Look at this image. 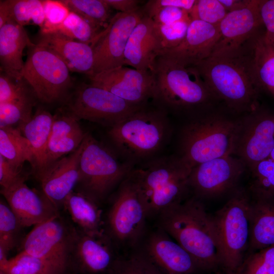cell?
I'll use <instances>...</instances> for the list:
<instances>
[{
	"label": "cell",
	"mask_w": 274,
	"mask_h": 274,
	"mask_svg": "<svg viewBox=\"0 0 274 274\" xmlns=\"http://www.w3.org/2000/svg\"><path fill=\"white\" fill-rule=\"evenodd\" d=\"M219 38L218 26L192 20L183 41L175 48L161 51L159 56L195 66L211 55Z\"/></svg>",
	"instance_id": "20"
},
{
	"label": "cell",
	"mask_w": 274,
	"mask_h": 274,
	"mask_svg": "<svg viewBox=\"0 0 274 274\" xmlns=\"http://www.w3.org/2000/svg\"><path fill=\"white\" fill-rule=\"evenodd\" d=\"M247 169L241 159L232 155L200 163L191 169L190 192L201 200L230 194L238 187L239 181Z\"/></svg>",
	"instance_id": "13"
},
{
	"label": "cell",
	"mask_w": 274,
	"mask_h": 274,
	"mask_svg": "<svg viewBox=\"0 0 274 274\" xmlns=\"http://www.w3.org/2000/svg\"><path fill=\"white\" fill-rule=\"evenodd\" d=\"M249 191L238 187L213 214L212 223L220 266L225 274H234L246 257L250 239Z\"/></svg>",
	"instance_id": "4"
},
{
	"label": "cell",
	"mask_w": 274,
	"mask_h": 274,
	"mask_svg": "<svg viewBox=\"0 0 274 274\" xmlns=\"http://www.w3.org/2000/svg\"><path fill=\"white\" fill-rule=\"evenodd\" d=\"M195 66L208 88L235 112L256 109L259 88L250 55L239 50L211 55Z\"/></svg>",
	"instance_id": "2"
},
{
	"label": "cell",
	"mask_w": 274,
	"mask_h": 274,
	"mask_svg": "<svg viewBox=\"0 0 274 274\" xmlns=\"http://www.w3.org/2000/svg\"><path fill=\"white\" fill-rule=\"evenodd\" d=\"M268 158H269L270 159L274 161V147L271 151Z\"/></svg>",
	"instance_id": "51"
},
{
	"label": "cell",
	"mask_w": 274,
	"mask_h": 274,
	"mask_svg": "<svg viewBox=\"0 0 274 274\" xmlns=\"http://www.w3.org/2000/svg\"><path fill=\"white\" fill-rule=\"evenodd\" d=\"M163 274L203 271L192 256L161 228L148 229L137 247Z\"/></svg>",
	"instance_id": "15"
},
{
	"label": "cell",
	"mask_w": 274,
	"mask_h": 274,
	"mask_svg": "<svg viewBox=\"0 0 274 274\" xmlns=\"http://www.w3.org/2000/svg\"><path fill=\"white\" fill-rule=\"evenodd\" d=\"M78 121L70 112L54 116L46 148L43 168L38 180L49 165L80 147L86 133L84 132Z\"/></svg>",
	"instance_id": "25"
},
{
	"label": "cell",
	"mask_w": 274,
	"mask_h": 274,
	"mask_svg": "<svg viewBox=\"0 0 274 274\" xmlns=\"http://www.w3.org/2000/svg\"><path fill=\"white\" fill-rule=\"evenodd\" d=\"M260 1L249 0L244 8L228 12L218 25L219 38L211 55L234 51L243 47L262 24Z\"/></svg>",
	"instance_id": "19"
},
{
	"label": "cell",
	"mask_w": 274,
	"mask_h": 274,
	"mask_svg": "<svg viewBox=\"0 0 274 274\" xmlns=\"http://www.w3.org/2000/svg\"><path fill=\"white\" fill-rule=\"evenodd\" d=\"M227 13L219 0H196L189 15L192 20L218 26Z\"/></svg>",
	"instance_id": "42"
},
{
	"label": "cell",
	"mask_w": 274,
	"mask_h": 274,
	"mask_svg": "<svg viewBox=\"0 0 274 274\" xmlns=\"http://www.w3.org/2000/svg\"><path fill=\"white\" fill-rule=\"evenodd\" d=\"M195 2L196 0H151L147 3L145 10L148 14L162 7H173L183 9L189 13Z\"/></svg>",
	"instance_id": "48"
},
{
	"label": "cell",
	"mask_w": 274,
	"mask_h": 274,
	"mask_svg": "<svg viewBox=\"0 0 274 274\" xmlns=\"http://www.w3.org/2000/svg\"><path fill=\"white\" fill-rule=\"evenodd\" d=\"M0 155L18 167L22 168L26 161L33 166L29 143L17 127H0Z\"/></svg>",
	"instance_id": "32"
},
{
	"label": "cell",
	"mask_w": 274,
	"mask_h": 274,
	"mask_svg": "<svg viewBox=\"0 0 274 274\" xmlns=\"http://www.w3.org/2000/svg\"><path fill=\"white\" fill-rule=\"evenodd\" d=\"M234 274H274V245L247 255Z\"/></svg>",
	"instance_id": "39"
},
{
	"label": "cell",
	"mask_w": 274,
	"mask_h": 274,
	"mask_svg": "<svg viewBox=\"0 0 274 274\" xmlns=\"http://www.w3.org/2000/svg\"><path fill=\"white\" fill-rule=\"evenodd\" d=\"M27 82L23 79H15L1 72L0 104L18 99L29 95Z\"/></svg>",
	"instance_id": "43"
},
{
	"label": "cell",
	"mask_w": 274,
	"mask_h": 274,
	"mask_svg": "<svg viewBox=\"0 0 274 274\" xmlns=\"http://www.w3.org/2000/svg\"><path fill=\"white\" fill-rule=\"evenodd\" d=\"M111 8L119 11L118 12L128 13L134 12L139 9V1L136 0H105Z\"/></svg>",
	"instance_id": "49"
},
{
	"label": "cell",
	"mask_w": 274,
	"mask_h": 274,
	"mask_svg": "<svg viewBox=\"0 0 274 274\" xmlns=\"http://www.w3.org/2000/svg\"><path fill=\"white\" fill-rule=\"evenodd\" d=\"M0 274H4L3 272L0 271Z\"/></svg>",
	"instance_id": "52"
},
{
	"label": "cell",
	"mask_w": 274,
	"mask_h": 274,
	"mask_svg": "<svg viewBox=\"0 0 274 274\" xmlns=\"http://www.w3.org/2000/svg\"><path fill=\"white\" fill-rule=\"evenodd\" d=\"M60 1L70 12L80 16L99 30L111 20V8L105 0Z\"/></svg>",
	"instance_id": "34"
},
{
	"label": "cell",
	"mask_w": 274,
	"mask_h": 274,
	"mask_svg": "<svg viewBox=\"0 0 274 274\" xmlns=\"http://www.w3.org/2000/svg\"><path fill=\"white\" fill-rule=\"evenodd\" d=\"M25 181L22 179L1 190L21 226H35L58 216V209L45 195L29 188Z\"/></svg>",
	"instance_id": "18"
},
{
	"label": "cell",
	"mask_w": 274,
	"mask_h": 274,
	"mask_svg": "<svg viewBox=\"0 0 274 274\" xmlns=\"http://www.w3.org/2000/svg\"><path fill=\"white\" fill-rule=\"evenodd\" d=\"M152 74L154 98L168 106L190 108L206 104L215 98L195 66L159 56Z\"/></svg>",
	"instance_id": "8"
},
{
	"label": "cell",
	"mask_w": 274,
	"mask_h": 274,
	"mask_svg": "<svg viewBox=\"0 0 274 274\" xmlns=\"http://www.w3.org/2000/svg\"><path fill=\"white\" fill-rule=\"evenodd\" d=\"M274 147V112L258 107L237 118L232 155L250 169L267 158Z\"/></svg>",
	"instance_id": "11"
},
{
	"label": "cell",
	"mask_w": 274,
	"mask_h": 274,
	"mask_svg": "<svg viewBox=\"0 0 274 274\" xmlns=\"http://www.w3.org/2000/svg\"><path fill=\"white\" fill-rule=\"evenodd\" d=\"M90 83L104 88L132 104L141 106L155 97L152 73L124 65L88 76Z\"/></svg>",
	"instance_id": "17"
},
{
	"label": "cell",
	"mask_w": 274,
	"mask_h": 274,
	"mask_svg": "<svg viewBox=\"0 0 274 274\" xmlns=\"http://www.w3.org/2000/svg\"><path fill=\"white\" fill-rule=\"evenodd\" d=\"M155 225L161 228L196 261L203 271L221 267L216 237L202 200L189 196L162 212Z\"/></svg>",
	"instance_id": "1"
},
{
	"label": "cell",
	"mask_w": 274,
	"mask_h": 274,
	"mask_svg": "<svg viewBox=\"0 0 274 274\" xmlns=\"http://www.w3.org/2000/svg\"><path fill=\"white\" fill-rule=\"evenodd\" d=\"M132 168L130 163H121L110 150L86 133L80 158L79 192L99 204Z\"/></svg>",
	"instance_id": "7"
},
{
	"label": "cell",
	"mask_w": 274,
	"mask_h": 274,
	"mask_svg": "<svg viewBox=\"0 0 274 274\" xmlns=\"http://www.w3.org/2000/svg\"><path fill=\"white\" fill-rule=\"evenodd\" d=\"M107 274H163L138 248L118 255Z\"/></svg>",
	"instance_id": "36"
},
{
	"label": "cell",
	"mask_w": 274,
	"mask_h": 274,
	"mask_svg": "<svg viewBox=\"0 0 274 274\" xmlns=\"http://www.w3.org/2000/svg\"><path fill=\"white\" fill-rule=\"evenodd\" d=\"M73 234L57 216L34 226L24 239L22 251L65 269Z\"/></svg>",
	"instance_id": "16"
},
{
	"label": "cell",
	"mask_w": 274,
	"mask_h": 274,
	"mask_svg": "<svg viewBox=\"0 0 274 274\" xmlns=\"http://www.w3.org/2000/svg\"><path fill=\"white\" fill-rule=\"evenodd\" d=\"M237 120L212 114L191 121L182 130L179 156L192 168L232 155Z\"/></svg>",
	"instance_id": "5"
},
{
	"label": "cell",
	"mask_w": 274,
	"mask_h": 274,
	"mask_svg": "<svg viewBox=\"0 0 274 274\" xmlns=\"http://www.w3.org/2000/svg\"><path fill=\"white\" fill-rule=\"evenodd\" d=\"M144 16L139 9L128 13L118 12L111 18L91 44L94 63L89 75L124 65V51L128 38Z\"/></svg>",
	"instance_id": "14"
},
{
	"label": "cell",
	"mask_w": 274,
	"mask_h": 274,
	"mask_svg": "<svg viewBox=\"0 0 274 274\" xmlns=\"http://www.w3.org/2000/svg\"><path fill=\"white\" fill-rule=\"evenodd\" d=\"M191 20L190 18L165 24L154 22L155 31L161 49V51L175 48L183 41Z\"/></svg>",
	"instance_id": "41"
},
{
	"label": "cell",
	"mask_w": 274,
	"mask_h": 274,
	"mask_svg": "<svg viewBox=\"0 0 274 274\" xmlns=\"http://www.w3.org/2000/svg\"><path fill=\"white\" fill-rule=\"evenodd\" d=\"M34 104L30 95L0 104V127L18 125L21 129L31 118Z\"/></svg>",
	"instance_id": "37"
},
{
	"label": "cell",
	"mask_w": 274,
	"mask_h": 274,
	"mask_svg": "<svg viewBox=\"0 0 274 274\" xmlns=\"http://www.w3.org/2000/svg\"><path fill=\"white\" fill-rule=\"evenodd\" d=\"M219 1L228 13L245 7L249 0H219Z\"/></svg>",
	"instance_id": "50"
},
{
	"label": "cell",
	"mask_w": 274,
	"mask_h": 274,
	"mask_svg": "<svg viewBox=\"0 0 274 274\" xmlns=\"http://www.w3.org/2000/svg\"><path fill=\"white\" fill-rule=\"evenodd\" d=\"M45 22L42 28L58 25L66 18L70 11L59 1L43 0Z\"/></svg>",
	"instance_id": "44"
},
{
	"label": "cell",
	"mask_w": 274,
	"mask_h": 274,
	"mask_svg": "<svg viewBox=\"0 0 274 274\" xmlns=\"http://www.w3.org/2000/svg\"><path fill=\"white\" fill-rule=\"evenodd\" d=\"M68 109L78 120L84 119L110 127L141 108L110 91L91 84L82 83L71 97Z\"/></svg>",
	"instance_id": "12"
},
{
	"label": "cell",
	"mask_w": 274,
	"mask_h": 274,
	"mask_svg": "<svg viewBox=\"0 0 274 274\" xmlns=\"http://www.w3.org/2000/svg\"><path fill=\"white\" fill-rule=\"evenodd\" d=\"M191 169L180 156L159 157L132 167L128 175L136 187L148 220L156 219L162 212L189 197Z\"/></svg>",
	"instance_id": "3"
},
{
	"label": "cell",
	"mask_w": 274,
	"mask_h": 274,
	"mask_svg": "<svg viewBox=\"0 0 274 274\" xmlns=\"http://www.w3.org/2000/svg\"><path fill=\"white\" fill-rule=\"evenodd\" d=\"M9 19L22 26L36 24L42 28L45 22L43 1H1L0 25Z\"/></svg>",
	"instance_id": "30"
},
{
	"label": "cell",
	"mask_w": 274,
	"mask_h": 274,
	"mask_svg": "<svg viewBox=\"0 0 274 274\" xmlns=\"http://www.w3.org/2000/svg\"><path fill=\"white\" fill-rule=\"evenodd\" d=\"M249 170L251 176L249 192L274 196V161L268 157Z\"/></svg>",
	"instance_id": "38"
},
{
	"label": "cell",
	"mask_w": 274,
	"mask_h": 274,
	"mask_svg": "<svg viewBox=\"0 0 274 274\" xmlns=\"http://www.w3.org/2000/svg\"><path fill=\"white\" fill-rule=\"evenodd\" d=\"M65 269L22 251L9 259L0 271L4 274H63Z\"/></svg>",
	"instance_id": "33"
},
{
	"label": "cell",
	"mask_w": 274,
	"mask_h": 274,
	"mask_svg": "<svg viewBox=\"0 0 274 274\" xmlns=\"http://www.w3.org/2000/svg\"><path fill=\"white\" fill-rule=\"evenodd\" d=\"M82 148L83 142L74 152L49 165L39 179L43 193L57 209L77 185Z\"/></svg>",
	"instance_id": "21"
},
{
	"label": "cell",
	"mask_w": 274,
	"mask_h": 274,
	"mask_svg": "<svg viewBox=\"0 0 274 274\" xmlns=\"http://www.w3.org/2000/svg\"></svg>",
	"instance_id": "53"
},
{
	"label": "cell",
	"mask_w": 274,
	"mask_h": 274,
	"mask_svg": "<svg viewBox=\"0 0 274 274\" xmlns=\"http://www.w3.org/2000/svg\"><path fill=\"white\" fill-rule=\"evenodd\" d=\"M161 47L152 19L144 15L132 31L124 54V65L152 73Z\"/></svg>",
	"instance_id": "23"
},
{
	"label": "cell",
	"mask_w": 274,
	"mask_h": 274,
	"mask_svg": "<svg viewBox=\"0 0 274 274\" xmlns=\"http://www.w3.org/2000/svg\"><path fill=\"white\" fill-rule=\"evenodd\" d=\"M63 205L81 231L97 237H108L98 203L80 192L73 191Z\"/></svg>",
	"instance_id": "28"
},
{
	"label": "cell",
	"mask_w": 274,
	"mask_h": 274,
	"mask_svg": "<svg viewBox=\"0 0 274 274\" xmlns=\"http://www.w3.org/2000/svg\"><path fill=\"white\" fill-rule=\"evenodd\" d=\"M250 194V239L247 255L274 245V196Z\"/></svg>",
	"instance_id": "26"
},
{
	"label": "cell",
	"mask_w": 274,
	"mask_h": 274,
	"mask_svg": "<svg viewBox=\"0 0 274 274\" xmlns=\"http://www.w3.org/2000/svg\"><path fill=\"white\" fill-rule=\"evenodd\" d=\"M28 47L22 78L41 101L51 104L59 100L72 86L68 68L49 49L36 43Z\"/></svg>",
	"instance_id": "10"
},
{
	"label": "cell",
	"mask_w": 274,
	"mask_h": 274,
	"mask_svg": "<svg viewBox=\"0 0 274 274\" xmlns=\"http://www.w3.org/2000/svg\"><path fill=\"white\" fill-rule=\"evenodd\" d=\"M108 237L99 238L82 231L73 232L71 253L85 274H107L118 255Z\"/></svg>",
	"instance_id": "22"
},
{
	"label": "cell",
	"mask_w": 274,
	"mask_h": 274,
	"mask_svg": "<svg viewBox=\"0 0 274 274\" xmlns=\"http://www.w3.org/2000/svg\"><path fill=\"white\" fill-rule=\"evenodd\" d=\"M43 32H57L75 40L91 45L101 31L78 14L70 12L60 24L40 29Z\"/></svg>",
	"instance_id": "35"
},
{
	"label": "cell",
	"mask_w": 274,
	"mask_h": 274,
	"mask_svg": "<svg viewBox=\"0 0 274 274\" xmlns=\"http://www.w3.org/2000/svg\"><path fill=\"white\" fill-rule=\"evenodd\" d=\"M32 43L24 26L9 19L0 27L1 72L15 79H22L23 52Z\"/></svg>",
	"instance_id": "27"
},
{
	"label": "cell",
	"mask_w": 274,
	"mask_h": 274,
	"mask_svg": "<svg viewBox=\"0 0 274 274\" xmlns=\"http://www.w3.org/2000/svg\"><path fill=\"white\" fill-rule=\"evenodd\" d=\"M259 13L262 23L265 27L263 37L274 45V0L260 1Z\"/></svg>",
	"instance_id": "46"
},
{
	"label": "cell",
	"mask_w": 274,
	"mask_h": 274,
	"mask_svg": "<svg viewBox=\"0 0 274 274\" xmlns=\"http://www.w3.org/2000/svg\"><path fill=\"white\" fill-rule=\"evenodd\" d=\"M147 15L154 23L162 24L173 23L190 18L188 12L173 7H162Z\"/></svg>",
	"instance_id": "45"
},
{
	"label": "cell",
	"mask_w": 274,
	"mask_h": 274,
	"mask_svg": "<svg viewBox=\"0 0 274 274\" xmlns=\"http://www.w3.org/2000/svg\"><path fill=\"white\" fill-rule=\"evenodd\" d=\"M36 44L56 53L70 72L89 75L94 63V53L90 44L81 42L57 32L40 31Z\"/></svg>",
	"instance_id": "24"
},
{
	"label": "cell",
	"mask_w": 274,
	"mask_h": 274,
	"mask_svg": "<svg viewBox=\"0 0 274 274\" xmlns=\"http://www.w3.org/2000/svg\"><path fill=\"white\" fill-rule=\"evenodd\" d=\"M22 179H25L18 167L0 155V184L2 189L6 188Z\"/></svg>",
	"instance_id": "47"
},
{
	"label": "cell",
	"mask_w": 274,
	"mask_h": 274,
	"mask_svg": "<svg viewBox=\"0 0 274 274\" xmlns=\"http://www.w3.org/2000/svg\"><path fill=\"white\" fill-rule=\"evenodd\" d=\"M168 132V124L163 114L141 108L110 127L108 134L124 156L136 160L158 151Z\"/></svg>",
	"instance_id": "9"
},
{
	"label": "cell",
	"mask_w": 274,
	"mask_h": 274,
	"mask_svg": "<svg viewBox=\"0 0 274 274\" xmlns=\"http://www.w3.org/2000/svg\"><path fill=\"white\" fill-rule=\"evenodd\" d=\"M252 47L250 57L258 86L274 97V45L262 35L255 39Z\"/></svg>",
	"instance_id": "31"
},
{
	"label": "cell",
	"mask_w": 274,
	"mask_h": 274,
	"mask_svg": "<svg viewBox=\"0 0 274 274\" xmlns=\"http://www.w3.org/2000/svg\"><path fill=\"white\" fill-rule=\"evenodd\" d=\"M54 116L43 109H38L30 119L20 129L31 149L33 168L38 178L44 165L45 151L50 135Z\"/></svg>",
	"instance_id": "29"
},
{
	"label": "cell",
	"mask_w": 274,
	"mask_h": 274,
	"mask_svg": "<svg viewBox=\"0 0 274 274\" xmlns=\"http://www.w3.org/2000/svg\"><path fill=\"white\" fill-rule=\"evenodd\" d=\"M21 226L8 204L0 202V248L8 252L15 246Z\"/></svg>",
	"instance_id": "40"
},
{
	"label": "cell",
	"mask_w": 274,
	"mask_h": 274,
	"mask_svg": "<svg viewBox=\"0 0 274 274\" xmlns=\"http://www.w3.org/2000/svg\"><path fill=\"white\" fill-rule=\"evenodd\" d=\"M146 210L129 175L118 186L105 221L106 235L113 245L128 252L137 248L148 227Z\"/></svg>",
	"instance_id": "6"
}]
</instances>
